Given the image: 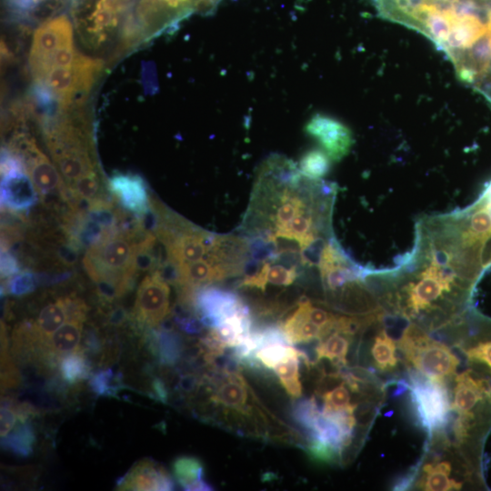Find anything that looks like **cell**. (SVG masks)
<instances>
[{
	"mask_svg": "<svg viewBox=\"0 0 491 491\" xmlns=\"http://www.w3.org/2000/svg\"><path fill=\"white\" fill-rule=\"evenodd\" d=\"M149 396L164 404L169 400V390L164 378L154 377L149 386Z\"/></svg>",
	"mask_w": 491,
	"mask_h": 491,
	"instance_id": "cell-32",
	"label": "cell"
},
{
	"mask_svg": "<svg viewBox=\"0 0 491 491\" xmlns=\"http://www.w3.org/2000/svg\"><path fill=\"white\" fill-rule=\"evenodd\" d=\"M354 336L334 329L317 342L316 356L317 362L327 359L337 370L347 366V354Z\"/></svg>",
	"mask_w": 491,
	"mask_h": 491,
	"instance_id": "cell-21",
	"label": "cell"
},
{
	"mask_svg": "<svg viewBox=\"0 0 491 491\" xmlns=\"http://www.w3.org/2000/svg\"><path fill=\"white\" fill-rule=\"evenodd\" d=\"M336 183L304 176L296 164L280 155L260 165L242 225L243 235L317 265L324 244L335 235L332 221Z\"/></svg>",
	"mask_w": 491,
	"mask_h": 491,
	"instance_id": "cell-1",
	"label": "cell"
},
{
	"mask_svg": "<svg viewBox=\"0 0 491 491\" xmlns=\"http://www.w3.org/2000/svg\"><path fill=\"white\" fill-rule=\"evenodd\" d=\"M215 384L211 396L216 406L223 410L235 411L248 416H255L257 407L249 403V398L254 395L246 384L241 373L222 374L215 373L213 376Z\"/></svg>",
	"mask_w": 491,
	"mask_h": 491,
	"instance_id": "cell-13",
	"label": "cell"
},
{
	"mask_svg": "<svg viewBox=\"0 0 491 491\" xmlns=\"http://www.w3.org/2000/svg\"><path fill=\"white\" fill-rule=\"evenodd\" d=\"M58 368L62 379L75 386L91 376V364L83 352L67 354L61 357Z\"/></svg>",
	"mask_w": 491,
	"mask_h": 491,
	"instance_id": "cell-25",
	"label": "cell"
},
{
	"mask_svg": "<svg viewBox=\"0 0 491 491\" xmlns=\"http://www.w3.org/2000/svg\"><path fill=\"white\" fill-rule=\"evenodd\" d=\"M16 420H18L16 410L14 406V400L11 397L2 398L1 405V423H0V435L4 437L13 430L15 426Z\"/></svg>",
	"mask_w": 491,
	"mask_h": 491,
	"instance_id": "cell-30",
	"label": "cell"
},
{
	"mask_svg": "<svg viewBox=\"0 0 491 491\" xmlns=\"http://www.w3.org/2000/svg\"><path fill=\"white\" fill-rule=\"evenodd\" d=\"M431 229L444 246L485 274L491 268V182L467 206L436 217Z\"/></svg>",
	"mask_w": 491,
	"mask_h": 491,
	"instance_id": "cell-2",
	"label": "cell"
},
{
	"mask_svg": "<svg viewBox=\"0 0 491 491\" xmlns=\"http://www.w3.org/2000/svg\"><path fill=\"white\" fill-rule=\"evenodd\" d=\"M36 190L25 170L2 175L1 201L15 211L29 208L36 200Z\"/></svg>",
	"mask_w": 491,
	"mask_h": 491,
	"instance_id": "cell-17",
	"label": "cell"
},
{
	"mask_svg": "<svg viewBox=\"0 0 491 491\" xmlns=\"http://www.w3.org/2000/svg\"><path fill=\"white\" fill-rule=\"evenodd\" d=\"M170 313V287L159 269L145 276L135 296L132 316L140 328L158 326Z\"/></svg>",
	"mask_w": 491,
	"mask_h": 491,
	"instance_id": "cell-8",
	"label": "cell"
},
{
	"mask_svg": "<svg viewBox=\"0 0 491 491\" xmlns=\"http://www.w3.org/2000/svg\"><path fill=\"white\" fill-rule=\"evenodd\" d=\"M411 398L422 426L429 435L439 431L450 420L451 398L446 384L419 374H411Z\"/></svg>",
	"mask_w": 491,
	"mask_h": 491,
	"instance_id": "cell-6",
	"label": "cell"
},
{
	"mask_svg": "<svg viewBox=\"0 0 491 491\" xmlns=\"http://www.w3.org/2000/svg\"><path fill=\"white\" fill-rule=\"evenodd\" d=\"M89 386L91 390L98 396H115L124 385L121 374H115L112 369L108 368L92 374Z\"/></svg>",
	"mask_w": 491,
	"mask_h": 491,
	"instance_id": "cell-28",
	"label": "cell"
},
{
	"mask_svg": "<svg viewBox=\"0 0 491 491\" xmlns=\"http://www.w3.org/2000/svg\"><path fill=\"white\" fill-rule=\"evenodd\" d=\"M370 362L380 372H393L398 366L397 346L386 328H380L369 348Z\"/></svg>",
	"mask_w": 491,
	"mask_h": 491,
	"instance_id": "cell-22",
	"label": "cell"
},
{
	"mask_svg": "<svg viewBox=\"0 0 491 491\" xmlns=\"http://www.w3.org/2000/svg\"><path fill=\"white\" fill-rule=\"evenodd\" d=\"M279 326L292 345L317 342L326 336L324 330L308 318L300 298Z\"/></svg>",
	"mask_w": 491,
	"mask_h": 491,
	"instance_id": "cell-19",
	"label": "cell"
},
{
	"mask_svg": "<svg viewBox=\"0 0 491 491\" xmlns=\"http://www.w3.org/2000/svg\"><path fill=\"white\" fill-rule=\"evenodd\" d=\"M398 347L413 372L446 386L460 364L453 349L431 337L426 329L415 323L405 328Z\"/></svg>",
	"mask_w": 491,
	"mask_h": 491,
	"instance_id": "cell-5",
	"label": "cell"
},
{
	"mask_svg": "<svg viewBox=\"0 0 491 491\" xmlns=\"http://www.w3.org/2000/svg\"><path fill=\"white\" fill-rule=\"evenodd\" d=\"M67 186L75 202H85L90 204L101 199L98 196L100 191V178L96 168L85 173Z\"/></svg>",
	"mask_w": 491,
	"mask_h": 491,
	"instance_id": "cell-27",
	"label": "cell"
},
{
	"mask_svg": "<svg viewBox=\"0 0 491 491\" xmlns=\"http://www.w3.org/2000/svg\"><path fill=\"white\" fill-rule=\"evenodd\" d=\"M86 312L87 306L82 299L64 296L43 307L35 321H25L22 325L30 344L38 353L49 337L69 318L86 316Z\"/></svg>",
	"mask_w": 491,
	"mask_h": 491,
	"instance_id": "cell-10",
	"label": "cell"
},
{
	"mask_svg": "<svg viewBox=\"0 0 491 491\" xmlns=\"http://www.w3.org/2000/svg\"><path fill=\"white\" fill-rule=\"evenodd\" d=\"M19 372L14 364L9 350L5 328L1 322V389L18 386Z\"/></svg>",
	"mask_w": 491,
	"mask_h": 491,
	"instance_id": "cell-29",
	"label": "cell"
},
{
	"mask_svg": "<svg viewBox=\"0 0 491 491\" xmlns=\"http://www.w3.org/2000/svg\"><path fill=\"white\" fill-rule=\"evenodd\" d=\"M73 45V28L65 15L46 20L33 35L29 55L31 71L60 48Z\"/></svg>",
	"mask_w": 491,
	"mask_h": 491,
	"instance_id": "cell-12",
	"label": "cell"
},
{
	"mask_svg": "<svg viewBox=\"0 0 491 491\" xmlns=\"http://www.w3.org/2000/svg\"><path fill=\"white\" fill-rule=\"evenodd\" d=\"M434 436L440 442L443 450H428L419 468L415 473V486L426 491L459 490L466 484L482 486L481 465L469 458L461 449L444 435L436 432ZM432 446V445H431Z\"/></svg>",
	"mask_w": 491,
	"mask_h": 491,
	"instance_id": "cell-4",
	"label": "cell"
},
{
	"mask_svg": "<svg viewBox=\"0 0 491 491\" xmlns=\"http://www.w3.org/2000/svg\"><path fill=\"white\" fill-rule=\"evenodd\" d=\"M35 443V430L28 420L19 422L11 431V434L1 437L2 448L19 457L30 456Z\"/></svg>",
	"mask_w": 491,
	"mask_h": 491,
	"instance_id": "cell-23",
	"label": "cell"
},
{
	"mask_svg": "<svg viewBox=\"0 0 491 491\" xmlns=\"http://www.w3.org/2000/svg\"><path fill=\"white\" fill-rule=\"evenodd\" d=\"M300 355L301 351L298 349L297 354L281 361L273 368L281 385L293 398L300 397L303 392L299 372Z\"/></svg>",
	"mask_w": 491,
	"mask_h": 491,
	"instance_id": "cell-24",
	"label": "cell"
},
{
	"mask_svg": "<svg viewBox=\"0 0 491 491\" xmlns=\"http://www.w3.org/2000/svg\"><path fill=\"white\" fill-rule=\"evenodd\" d=\"M286 254L265 259L251 275L246 276L238 284L239 288L258 289L265 292L268 286H289L300 276V264H281Z\"/></svg>",
	"mask_w": 491,
	"mask_h": 491,
	"instance_id": "cell-14",
	"label": "cell"
},
{
	"mask_svg": "<svg viewBox=\"0 0 491 491\" xmlns=\"http://www.w3.org/2000/svg\"><path fill=\"white\" fill-rule=\"evenodd\" d=\"M141 227L105 231L88 246L83 264L87 275L97 285L98 296L112 301L123 296L137 271L136 256L143 236Z\"/></svg>",
	"mask_w": 491,
	"mask_h": 491,
	"instance_id": "cell-3",
	"label": "cell"
},
{
	"mask_svg": "<svg viewBox=\"0 0 491 491\" xmlns=\"http://www.w3.org/2000/svg\"><path fill=\"white\" fill-rule=\"evenodd\" d=\"M35 281L33 275L23 274L15 276L9 284V292L15 296H21L33 291Z\"/></svg>",
	"mask_w": 491,
	"mask_h": 491,
	"instance_id": "cell-31",
	"label": "cell"
},
{
	"mask_svg": "<svg viewBox=\"0 0 491 491\" xmlns=\"http://www.w3.org/2000/svg\"><path fill=\"white\" fill-rule=\"evenodd\" d=\"M18 271L16 260L5 251L1 253V275L2 277L10 276Z\"/></svg>",
	"mask_w": 491,
	"mask_h": 491,
	"instance_id": "cell-33",
	"label": "cell"
},
{
	"mask_svg": "<svg viewBox=\"0 0 491 491\" xmlns=\"http://www.w3.org/2000/svg\"><path fill=\"white\" fill-rule=\"evenodd\" d=\"M107 186L120 205L138 219L150 212L149 194L140 175L115 174L108 180Z\"/></svg>",
	"mask_w": 491,
	"mask_h": 491,
	"instance_id": "cell-15",
	"label": "cell"
},
{
	"mask_svg": "<svg viewBox=\"0 0 491 491\" xmlns=\"http://www.w3.org/2000/svg\"><path fill=\"white\" fill-rule=\"evenodd\" d=\"M172 470L175 480L185 490H214V486L205 479L204 466L197 457L178 456L173 461Z\"/></svg>",
	"mask_w": 491,
	"mask_h": 491,
	"instance_id": "cell-20",
	"label": "cell"
},
{
	"mask_svg": "<svg viewBox=\"0 0 491 491\" xmlns=\"http://www.w3.org/2000/svg\"><path fill=\"white\" fill-rule=\"evenodd\" d=\"M9 150L20 158L38 194L45 195L59 191L62 197L66 199L68 186L65 185L57 167L38 148L34 138L19 134L14 136Z\"/></svg>",
	"mask_w": 491,
	"mask_h": 491,
	"instance_id": "cell-7",
	"label": "cell"
},
{
	"mask_svg": "<svg viewBox=\"0 0 491 491\" xmlns=\"http://www.w3.org/2000/svg\"><path fill=\"white\" fill-rule=\"evenodd\" d=\"M194 310L209 329L235 316L252 313L249 306L236 293L209 286L195 290Z\"/></svg>",
	"mask_w": 491,
	"mask_h": 491,
	"instance_id": "cell-9",
	"label": "cell"
},
{
	"mask_svg": "<svg viewBox=\"0 0 491 491\" xmlns=\"http://www.w3.org/2000/svg\"><path fill=\"white\" fill-rule=\"evenodd\" d=\"M118 490H172L175 487L170 474L151 459H142L122 476L116 484Z\"/></svg>",
	"mask_w": 491,
	"mask_h": 491,
	"instance_id": "cell-16",
	"label": "cell"
},
{
	"mask_svg": "<svg viewBox=\"0 0 491 491\" xmlns=\"http://www.w3.org/2000/svg\"><path fill=\"white\" fill-rule=\"evenodd\" d=\"M305 131L318 142L332 162L341 161L354 145L351 130L327 115H314L306 125Z\"/></svg>",
	"mask_w": 491,
	"mask_h": 491,
	"instance_id": "cell-11",
	"label": "cell"
},
{
	"mask_svg": "<svg viewBox=\"0 0 491 491\" xmlns=\"http://www.w3.org/2000/svg\"><path fill=\"white\" fill-rule=\"evenodd\" d=\"M331 159L320 149H311L306 152L297 165L300 173L312 180H322L331 168Z\"/></svg>",
	"mask_w": 491,
	"mask_h": 491,
	"instance_id": "cell-26",
	"label": "cell"
},
{
	"mask_svg": "<svg viewBox=\"0 0 491 491\" xmlns=\"http://www.w3.org/2000/svg\"><path fill=\"white\" fill-rule=\"evenodd\" d=\"M147 349L163 366H174L182 360L185 344L180 336L169 327L159 330L147 329Z\"/></svg>",
	"mask_w": 491,
	"mask_h": 491,
	"instance_id": "cell-18",
	"label": "cell"
}]
</instances>
